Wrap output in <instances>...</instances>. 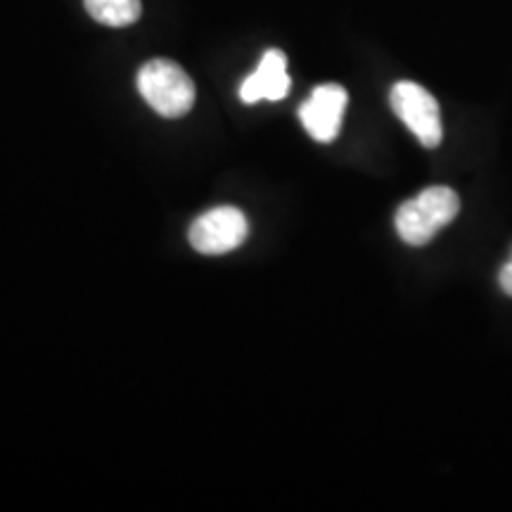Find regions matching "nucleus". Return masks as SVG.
I'll use <instances>...</instances> for the list:
<instances>
[{
  "label": "nucleus",
  "mask_w": 512,
  "mask_h": 512,
  "mask_svg": "<svg viewBox=\"0 0 512 512\" xmlns=\"http://www.w3.org/2000/svg\"><path fill=\"white\" fill-rule=\"evenodd\" d=\"M392 110L425 147H437L444 138L439 102L415 81H399L389 95Z\"/></svg>",
  "instance_id": "3"
},
{
  "label": "nucleus",
  "mask_w": 512,
  "mask_h": 512,
  "mask_svg": "<svg viewBox=\"0 0 512 512\" xmlns=\"http://www.w3.org/2000/svg\"><path fill=\"white\" fill-rule=\"evenodd\" d=\"M498 283H501V290L512 297V259L498 273Z\"/></svg>",
  "instance_id": "8"
},
{
  "label": "nucleus",
  "mask_w": 512,
  "mask_h": 512,
  "mask_svg": "<svg viewBox=\"0 0 512 512\" xmlns=\"http://www.w3.org/2000/svg\"><path fill=\"white\" fill-rule=\"evenodd\" d=\"M460 211L458 192L446 185L422 190L418 197L403 202L396 211V233L406 245L422 247L434 240L441 228L448 226Z\"/></svg>",
  "instance_id": "1"
},
{
  "label": "nucleus",
  "mask_w": 512,
  "mask_h": 512,
  "mask_svg": "<svg viewBox=\"0 0 512 512\" xmlns=\"http://www.w3.org/2000/svg\"><path fill=\"white\" fill-rule=\"evenodd\" d=\"M349 95L337 83H325L311 93V98L304 102L299 110V119L311 138L318 143H332L339 136L342 117L347 110Z\"/></svg>",
  "instance_id": "5"
},
{
  "label": "nucleus",
  "mask_w": 512,
  "mask_h": 512,
  "mask_svg": "<svg viewBox=\"0 0 512 512\" xmlns=\"http://www.w3.org/2000/svg\"><path fill=\"white\" fill-rule=\"evenodd\" d=\"M190 245L200 254L221 256L238 249L247 238V219L240 209L219 207L202 214L190 226Z\"/></svg>",
  "instance_id": "4"
},
{
  "label": "nucleus",
  "mask_w": 512,
  "mask_h": 512,
  "mask_svg": "<svg viewBox=\"0 0 512 512\" xmlns=\"http://www.w3.org/2000/svg\"><path fill=\"white\" fill-rule=\"evenodd\" d=\"M138 91L166 119H178L195 105V83L171 60H150L138 72Z\"/></svg>",
  "instance_id": "2"
},
{
  "label": "nucleus",
  "mask_w": 512,
  "mask_h": 512,
  "mask_svg": "<svg viewBox=\"0 0 512 512\" xmlns=\"http://www.w3.org/2000/svg\"><path fill=\"white\" fill-rule=\"evenodd\" d=\"M287 93H290L287 57L280 50H268L256 72L249 74L240 86V98L247 105H256L259 100H283Z\"/></svg>",
  "instance_id": "6"
},
{
  "label": "nucleus",
  "mask_w": 512,
  "mask_h": 512,
  "mask_svg": "<svg viewBox=\"0 0 512 512\" xmlns=\"http://www.w3.org/2000/svg\"><path fill=\"white\" fill-rule=\"evenodd\" d=\"M88 15L105 27H128L138 22L143 5L140 0H83Z\"/></svg>",
  "instance_id": "7"
}]
</instances>
